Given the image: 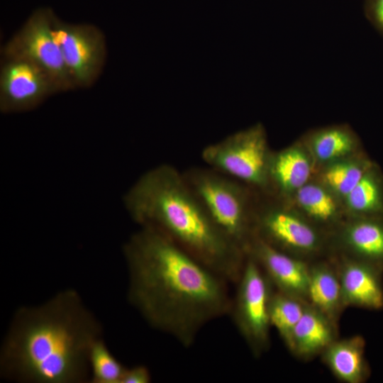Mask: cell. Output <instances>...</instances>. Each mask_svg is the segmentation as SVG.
<instances>
[{"label":"cell","instance_id":"25","mask_svg":"<svg viewBox=\"0 0 383 383\" xmlns=\"http://www.w3.org/2000/svg\"><path fill=\"white\" fill-rule=\"evenodd\" d=\"M151 374L145 365H136L126 368L121 383H149Z\"/></svg>","mask_w":383,"mask_h":383},{"label":"cell","instance_id":"2","mask_svg":"<svg viewBox=\"0 0 383 383\" xmlns=\"http://www.w3.org/2000/svg\"><path fill=\"white\" fill-rule=\"evenodd\" d=\"M102 328L74 289L18 308L0 350L1 376L18 382H90L89 354Z\"/></svg>","mask_w":383,"mask_h":383},{"label":"cell","instance_id":"20","mask_svg":"<svg viewBox=\"0 0 383 383\" xmlns=\"http://www.w3.org/2000/svg\"><path fill=\"white\" fill-rule=\"evenodd\" d=\"M347 217H383V174L376 163L343 199Z\"/></svg>","mask_w":383,"mask_h":383},{"label":"cell","instance_id":"7","mask_svg":"<svg viewBox=\"0 0 383 383\" xmlns=\"http://www.w3.org/2000/svg\"><path fill=\"white\" fill-rule=\"evenodd\" d=\"M235 284L229 314L251 353L258 358L270 347V303L274 289L249 254Z\"/></svg>","mask_w":383,"mask_h":383},{"label":"cell","instance_id":"9","mask_svg":"<svg viewBox=\"0 0 383 383\" xmlns=\"http://www.w3.org/2000/svg\"><path fill=\"white\" fill-rule=\"evenodd\" d=\"M51 28L76 88L89 87L99 76L105 62L106 48L103 33L94 25L66 23L54 13Z\"/></svg>","mask_w":383,"mask_h":383},{"label":"cell","instance_id":"15","mask_svg":"<svg viewBox=\"0 0 383 383\" xmlns=\"http://www.w3.org/2000/svg\"><path fill=\"white\" fill-rule=\"evenodd\" d=\"M287 202L328 233L346 218L343 201L317 179L304 185Z\"/></svg>","mask_w":383,"mask_h":383},{"label":"cell","instance_id":"1","mask_svg":"<svg viewBox=\"0 0 383 383\" xmlns=\"http://www.w3.org/2000/svg\"><path fill=\"white\" fill-rule=\"evenodd\" d=\"M128 300L152 328L185 348L228 314V281L157 230L140 226L124 243Z\"/></svg>","mask_w":383,"mask_h":383},{"label":"cell","instance_id":"21","mask_svg":"<svg viewBox=\"0 0 383 383\" xmlns=\"http://www.w3.org/2000/svg\"><path fill=\"white\" fill-rule=\"evenodd\" d=\"M373 163L361 152L321 167L316 179L343 201Z\"/></svg>","mask_w":383,"mask_h":383},{"label":"cell","instance_id":"23","mask_svg":"<svg viewBox=\"0 0 383 383\" xmlns=\"http://www.w3.org/2000/svg\"><path fill=\"white\" fill-rule=\"evenodd\" d=\"M89 365L92 383H121L126 368L112 355L102 338L91 348Z\"/></svg>","mask_w":383,"mask_h":383},{"label":"cell","instance_id":"19","mask_svg":"<svg viewBox=\"0 0 383 383\" xmlns=\"http://www.w3.org/2000/svg\"><path fill=\"white\" fill-rule=\"evenodd\" d=\"M315 162L322 167L333 162L361 152L360 140L346 124L327 126L312 130L303 138Z\"/></svg>","mask_w":383,"mask_h":383},{"label":"cell","instance_id":"12","mask_svg":"<svg viewBox=\"0 0 383 383\" xmlns=\"http://www.w3.org/2000/svg\"><path fill=\"white\" fill-rule=\"evenodd\" d=\"M246 254L258 262L274 290L306 301L310 262L280 251L255 236Z\"/></svg>","mask_w":383,"mask_h":383},{"label":"cell","instance_id":"11","mask_svg":"<svg viewBox=\"0 0 383 383\" xmlns=\"http://www.w3.org/2000/svg\"><path fill=\"white\" fill-rule=\"evenodd\" d=\"M331 255H342L383 270V217H347L329 233Z\"/></svg>","mask_w":383,"mask_h":383},{"label":"cell","instance_id":"8","mask_svg":"<svg viewBox=\"0 0 383 383\" xmlns=\"http://www.w3.org/2000/svg\"><path fill=\"white\" fill-rule=\"evenodd\" d=\"M54 12L35 9L14 35L1 48L3 58L21 57L32 60L53 79L60 91L76 88L64 62L51 28Z\"/></svg>","mask_w":383,"mask_h":383},{"label":"cell","instance_id":"10","mask_svg":"<svg viewBox=\"0 0 383 383\" xmlns=\"http://www.w3.org/2000/svg\"><path fill=\"white\" fill-rule=\"evenodd\" d=\"M60 91L50 75L30 60L3 58L0 70V111H26Z\"/></svg>","mask_w":383,"mask_h":383},{"label":"cell","instance_id":"6","mask_svg":"<svg viewBox=\"0 0 383 383\" xmlns=\"http://www.w3.org/2000/svg\"><path fill=\"white\" fill-rule=\"evenodd\" d=\"M272 153L266 130L257 123L206 145L201 159L208 167L269 194Z\"/></svg>","mask_w":383,"mask_h":383},{"label":"cell","instance_id":"22","mask_svg":"<svg viewBox=\"0 0 383 383\" xmlns=\"http://www.w3.org/2000/svg\"><path fill=\"white\" fill-rule=\"evenodd\" d=\"M306 304V301L297 297L276 290L273 292L270 303V324L287 348Z\"/></svg>","mask_w":383,"mask_h":383},{"label":"cell","instance_id":"13","mask_svg":"<svg viewBox=\"0 0 383 383\" xmlns=\"http://www.w3.org/2000/svg\"><path fill=\"white\" fill-rule=\"evenodd\" d=\"M330 256L337 268L345 308L383 309V270L345 255Z\"/></svg>","mask_w":383,"mask_h":383},{"label":"cell","instance_id":"5","mask_svg":"<svg viewBox=\"0 0 383 383\" xmlns=\"http://www.w3.org/2000/svg\"><path fill=\"white\" fill-rule=\"evenodd\" d=\"M254 236L272 247L308 262L329 256V233L307 219L290 203L258 194Z\"/></svg>","mask_w":383,"mask_h":383},{"label":"cell","instance_id":"4","mask_svg":"<svg viewBox=\"0 0 383 383\" xmlns=\"http://www.w3.org/2000/svg\"><path fill=\"white\" fill-rule=\"evenodd\" d=\"M183 176L218 228L245 253L254 237L258 194L209 167H191Z\"/></svg>","mask_w":383,"mask_h":383},{"label":"cell","instance_id":"16","mask_svg":"<svg viewBox=\"0 0 383 383\" xmlns=\"http://www.w3.org/2000/svg\"><path fill=\"white\" fill-rule=\"evenodd\" d=\"M338 323L307 303L294 330L288 350L303 360L320 355L338 338Z\"/></svg>","mask_w":383,"mask_h":383},{"label":"cell","instance_id":"24","mask_svg":"<svg viewBox=\"0 0 383 383\" xmlns=\"http://www.w3.org/2000/svg\"><path fill=\"white\" fill-rule=\"evenodd\" d=\"M364 11L367 21L383 38V0H365Z\"/></svg>","mask_w":383,"mask_h":383},{"label":"cell","instance_id":"17","mask_svg":"<svg viewBox=\"0 0 383 383\" xmlns=\"http://www.w3.org/2000/svg\"><path fill=\"white\" fill-rule=\"evenodd\" d=\"M320 357L335 378L341 382L363 383L370 376V367L365 357V340L361 335L338 338Z\"/></svg>","mask_w":383,"mask_h":383},{"label":"cell","instance_id":"14","mask_svg":"<svg viewBox=\"0 0 383 383\" xmlns=\"http://www.w3.org/2000/svg\"><path fill=\"white\" fill-rule=\"evenodd\" d=\"M316 168L302 138L284 148L272 151L269 166V195L288 201L311 180Z\"/></svg>","mask_w":383,"mask_h":383},{"label":"cell","instance_id":"3","mask_svg":"<svg viewBox=\"0 0 383 383\" xmlns=\"http://www.w3.org/2000/svg\"><path fill=\"white\" fill-rule=\"evenodd\" d=\"M123 202L140 226L157 230L230 284L236 283L246 254L212 221L182 172L167 163L148 170Z\"/></svg>","mask_w":383,"mask_h":383},{"label":"cell","instance_id":"18","mask_svg":"<svg viewBox=\"0 0 383 383\" xmlns=\"http://www.w3.org/2000/svg\"><path fill=\"white\" fill-rule=\"evenodd\" d=\"M306 302L338 323L345 308L337 268L330 255L310 262Z\"/></svg>","mask_w":383,"mask_h":383}]
</instances>
